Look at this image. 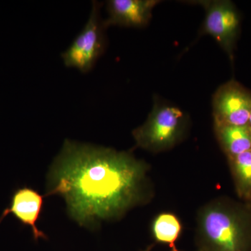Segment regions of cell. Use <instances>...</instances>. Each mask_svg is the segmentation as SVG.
<instances>
[{"instance_id": "6", "label": "cell", "mask_w": 251, "mask_h": 251, "mask_svg": "<svg viewBox=\"0 0 251 251\" xmlns=\"http://www.w3.org/2000/svg\"><path fill=\"white\" fill-rule=\"evenodd\" d=\"M251 94L234 81L221 86L213 99L214 125H249Z\"/></svg>"}, {"instance_id": "8", "label": "cell", "mask_w": 251, "mask_h": 251, "mask_svg": "<svg viewBox=\"0 0 251 251\" xmlns=\"http://www.w3.org/2000/svg\"><path fill=\"white\" fill-rule=\"evenodd\" d=\"M44 198L32 188L24 187L16 190L11 198V204L1 214L4 219L12 214L23 225L29 226L34 239H46L44 232L38 228L36 222L40 216Z\"/></svg>"}, {"instance_id": "2", "label": "cell", "mask_w": 251, "mask_h": 251, "mask_svg": "<svg viewBox=\"0 0 251 251\" xmlns=\"http://www.w3.org/2000/svg\"><path fill=\"white\" fill-rule=\"evenodd\" d=\"M199 251H251V206L229 197L212 200L197 216Z\"/></svg>"}, {"instance_id": "5", "label": "cell", "mask_w": 251, "mask_h": 251, "mask_svg": "<svg viewBox=\"0 0 251 251\" xmlns=\"http://www.w3.org/2000/svg\"><path fill=\"white\" fill-rule=\"evenodd\" d=\"M206 11L202 31L212 36L232 58L239 28V18L228 1H201Z\"/></svg>"}, {"instance_id": "1", "label": "cell", "mask_w": 251, "mask_h": 251, "mask_svg": "<svg viewBox=\"0 0 251 251\" xmlns=\"http://www.w3.org/2000/svg\"><path fill=\"white\" fill-rule=\"evenodd\" d=\"M148 171L132 153L66 140L50 168L46 196H61L73 220L95 227L150 199Z\"/></svg>"}, {"instance_id": "4", "label": "cell", "mask_w": 251, "mask_h": 251, "mask_svg": "<svg viewBox=\"0 0 251 251\" xmlns=\"http://www.w3.org/2000/svg\"><path fill=\"white\" fill-rule=\"evenodd\" d=\"M101 6V3L92 1L90 17L85 27L61 55L66 67L75 68L86 74L93 69L105 52L107 27L100 15Z\"/></svg>"}, {"instance_id": "12", "label": "cell", "mask_w": 251, "mask_h": 251, "mask_svg": "<svg viewBox=\"0 0 251 251\" xmlns=\"http://www.w3.org/2000/svg\"><path fill=\"white\" fill-rule=\"evenodd\" d=\"M249 128H250V130L251 131V113L250 115V117H249Z\"/></svg>"}, {"instance_id": "11", "label": "cell", "mask_w": 251, "mask_h": 251, "mask_svg": "<svg viewBox=\"0 0 251 251\" xmlns=\"http://www.w3.org/2000/svg\"><path fill=\"white\" fill-rule=\"evenodd\" d=\"M152 234L156 242L166 244L172 251H178L176 241L181 232V225L176 216L163 213L157 216L152 224Z\"/></svg>"}, {"instance_id": "14", "label": "cell", "mask_w": 251, "mask_h": 251, "mask_svg": "<svg viewBox=\"0 0 251 251\" xmlns=\"http://www.w3.org/2000/svg\"><path fill=\"white\" fill-rule=\"evenodd\" d=\"M1 219H0V223H1Z\"/></svg>"}, {"instance_id": "15", "label": "cell", "mask_w": 251, "mask_h": 251, "mask_svg": "<svg viewBox=\"0 0 251 251\" xmlns=\"http://www.w3.org/2000/svg\"><path fill=\"white\" fill-rule=\"evenodd\" d=\"M199 251L197 250V251Z\"/></svg>"}, {"instance_id": "10", "label": "cell", "mask_w": 251, "mask_h": 251, "mask_svg": "<svg viewBox=\"0 0 251 251\" xmlns=\"http://www.w3.org/2000/svg\"><path fill=\"white\" fill-rule=\"evenodd\" d=\"M227 159L238 197L240 201L249 202L251 199V150Z\"/></svg>"}, {"instance_id": "3", "label": "cell", "mask_w": 251, "mask_h": 251, "mask_svg": "<svg viewBox=\"0 0 251 251\" xmlns=\"http://www.w3.org/2000/svg\"><path fill=\"white\" fill-rule=\"evenodd\" d=\"M187 120L176 107L155 104L143 125L135 128L133 136L143 150L157 153L173 148L184 137Z\"/></svg>"}, {"instance_id": "7", "label": "cell", "mask_w": 251, "mask_h": 251, "mask_svg": "<svg viewBox=\"0 0 251 251\" xmlns=\"http://www.w3.org/2000/svg\"><path fill=\"white\" fill-rule=\"evenodd\" d=\"M157 0H110L106 3L108 18L104 20L107 27L121 26L143 27L150 22Z\"/></svg>"}, {"instance_id": "13", "label": "cell", "mask_w": 251, "mask_h": 251, "mask_svg": "<svg viewBox=\"0 0 251 251\" xmlns=\"http://www.w3.org/2000/svg\"><path fill=\"white\" fill-rule=\"evenodd\" d=\"M248 203H249V204H250V205L251 206V201H249V202H248Z\"/></svg>"}, {"instance_id": "9", "label": "cell", "mask_w": 251, "mask_h": 251, "mask_svg": "<svg viewBox=\"0 0 251 251\" xmlns=\"http://www.w3.org/2000/svg\"><path fill=\"white\" fill-rule=\"evenodd\" d=\"M216 136L227 158L251 150V131L249 125H215Z\"/></svg>"}]
</instances>
